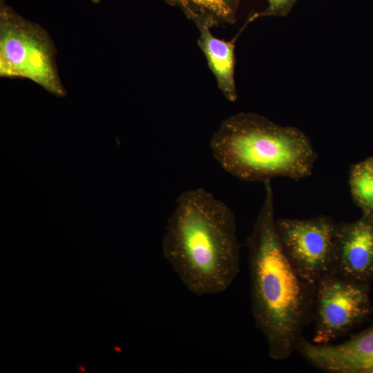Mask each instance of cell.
<instances>
[{
  "instance_id": "8fae6325",
  "label": "cell",
  "mask_w": 373,
  "mask_h": 373,
  "mask_svg": "<svg viewBox=\"0 0 373 373\" xmlns=\"http://www.w3.org/2000/svg\"><path fill=\"white\" fill-rule=\"evenodd\" d=\"M349 184L352 198L364 215L373 216V158L352 166Z\"/></svg>"
},
{
  "instance_id": "7c38bea8",
  "label": "cell",
  "mask_w": 373,
  "mask_h": 373,
  "mask_svg": "<svg viewBox=\"0 0 373 373\" xmlns=\"http://www.w3.org/2000/svg\"><path fill=\"white\" fill-rule=\"evenodd\" d=\"M268 6L262 11L257 12L249 18L247 21L249 23L254 19L261 17L276 16L284 17L286 16L297 0H266Z\"/></svg>"
},
{
  "instance_id": "7a4b0ae2",
  "label": "cell",
  "mask_w": 373,
  "mask_h": 373,
  "mask_svg": "<svg viewBox=\"0 0 373 373\" xmlns=\"http://www.w3.org/2000/svg\"><path fill=\"white\" fill-rule=\"evenodd\" d=\"M162 251L192 294L205 296L227 290L240 271L233 212L204 189L184 191L167 220Z\"/></svg>"
},
{
  "instance_id": "5b68a950",
  "label": "cell",
  "mask_w": 373,
  "mask_h": 373,
  "mask_svg": "<svg viewBox=\"0 0 373 373\" xmlns=\"http://www.w3.org/2000/svg\"><path fill=\"white\" fill-rule=\"evenodd\" d=\"M276 227L286 254L306 282L316 287L333 272L337 223L331 218H277Z\"/></svg>"
},
{
  "instance_id": "3957f363",
  "label": "cell",
  "mask_w": 373,
  "mask_h": 373,
  "mask_svg": "<svg viewBox=\"0 0 373 373\" xmlns=\"http://www.w3.org/2000/svg\"><path fill=\"white\" fill-rule=\"evenodd\" d=\"M210 146L224 171L249 182L307 178L317 159L309 138L301 130L251 113L225 119Z\"/></svg>"
},
{
  "instance_id": "ba28073f",
  "label": "cell",
  "mask_w": 373,
  "mask_h": 373,
  "mask_svg": "<svg viewBox=\"0 0 373 373\" xmlns=\"http://www.w3.org/2000/svg\"><path fill=\"white\" fill-rule=\"evenodd\" d=\"M333 272L363 284L373 278V216L337 223Z\"/></svg>"
},
{
  "instance_id": "8992f818",
  "label": "cell",
  "mask_w": 373,
  "mask_h": 373,
  "mask_svg": "<svg viewBox=\"0 0 373 373\" xmlns=\"http://www.w3.org/2000/svg\"><path fill=\"white\" fill-rule=\"evenodd\" d=\"M313 309V341L327 344L363 321L372 312L367 284L332 272L318 282Z\"/></svg>"
},
{
  "instance_id": "52a82bcc",
  "label": "cell",
  "mask_w": 373,
  "mask_h": 373,
  "mask_svg": "<svg viewBox=\"0 0 373 373\" xmlns=\"http://www.w3.org/2000/svg\"><path fill=\"white\" fill-rule=\"evenodd\" d=\"M296 351L312 365L329 373H373V324L336 345L309 342L303 336Z\"/></svg>"
},
{
  "instance_id": "30bf717a",
  "label": "cell",
  "mask_w": 373,
  "mask_h": 373,
  "mask_svg": "<svg viewBox=\"0 0 373 373\" xmlns=\"http://www.w3.org/2000/svg\"><path fill=\"white\" fill-rule=\"evenodd\" d=\"M180 9L198 28L233 23L239 0H164Z\"/></svg>"
},
{
  "instance_id": "6da1fadb",
  "label": "cell",
  "mask_w": 373,
  "mask_h": 373,
  "mask_svg": "<svg viewBox=\"0 0 373 373\" xmlns=\"http://www.w3.org/2000/svg\"><path fill=\"white\" fill-rule=\"evenodd\" d=\"M246 245L251 312L269 356L285 360L296 351L313 309L315 286L298 273L280 242L271 180Z\"/></svg>"
},
{
  "instance_id": "277c9868",
  "label": "cell",
  "mask_w": 373,
  "mask_h": 373,
  "mask_svg": "<svg viewBox=\"0 0 373 373\" xmlns=\"http://www.w3.org/2000/svg\"><path fill=\"white\" fill-rule=\"evenodd\" d=\"M55 46L40 25L0 3V76L32 81L48 93L66 95L55 61Z\"/></svg>"
},
{
  "instance_id": "9c48e42d",
  "label": "cell",
  "mask_w": 373,
  "mask_h": 373,
  "mask_svg": "<svg viewBox=\"0 0 373 373\" xmlns=\"http://www.w3.org/2000/svg\"><path fill=\"white\" fill-rule=\"evenodd\" d=\"M198 28V46L206 58L219 89L227 100L235 102L238 98L235 82V44L241 31L231 41H226L213 36L209 27Z\"/></svg>"
},
{
  "instance_id": "4fadbf2b",
  "label": "cell",
  "mask_w": 373,
  "mask_h": 373,
  "mask_svg": "<svg viewBox=\"0 0 373 373\" xmlns=\"http://www.w3.org/2000/svg\"><path fill=\"white\" fill-rule=\"evenodd\" d=\"M94 3H99L100 0H90Z\"/></svg>"
}]
</instances>
